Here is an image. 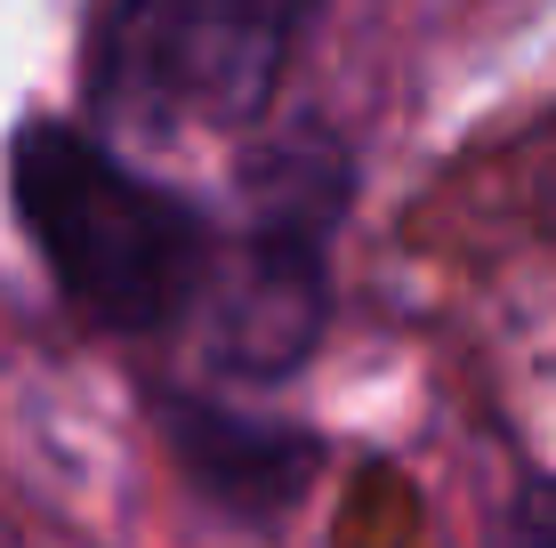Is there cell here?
<instances>
[{"label": "cell", "mask_w": 556, "mask_h": 548, "mask_svg": "<svg viewBox=\"0 0 556 548\" xmlns=\"http://www.w3.org/2000/svg\"><path fill=\"white\" fill-rule=\"evenodd\" d=\"M16 218H25L33 251L49 258L56 291L113 331H153L202 291L210 234L178 194L138 178L122 154L65 122L16 129L9 154Z\"/></svg>", "instance_id": "cell-1"}, {"label": "cell", "mask_w": 556, "mask_h": 548, "mask_svg": "<svg viewBox=\"0 0 556 548\" xmlns=\"http://www.w3.org/2000/svg\"><path fill=\"white\" fill-rule=\"evenodd\" d=\"M315 0H105L89 89L129 129H242L275 98Z\"/></svg>", "instance_id": "cell-2"}, {"label": "cell", "mask_w": 556, "mask_h": 548, "mask_svg": "<svg viewBox=\"0 0 556 548\" xmlns=\"http://www.w3.org/2000/svg\"><path fill=\"white\" fill-rule=\"evenodd\" d=\"M339 211V169L291 154L258 178V226L218 315V355L235 371H282L323 331V226Z\"/></svg>", "instance_id": "cell-3"}, {"label": "cell", "mask_w": 556, "mask_h": 548, "mask_svg": "<svg viewBox=\"0 0 556 548\" xmlns=\"http://www.w3.org/2000/svg\"><path fill=\"white\" fill-rule=\"evenodd\" d=\"M169 436H178V468L202 484L210 500L258 508V517H275V508L306 484V468H315V444L306 436L235 420V411H210V404L169 411Z\"/></svg>", "instance_id": "cell-4"}, {"label": "cell", "mask_w": 556, "mask_h": 548, "mask_svg": "<svg viewBox=\"0 0 556 548\" xmlns=\"http://www.w3.org/2000/svg\"><path fill=\"white\" fill-rule=\"evenodd\" d=\"M492 548H556V476L525 484V493L501 508V533H492Z\"/></svg>", "instance_id": "cell-5"}]
</instances>
